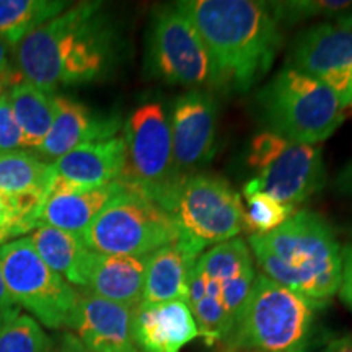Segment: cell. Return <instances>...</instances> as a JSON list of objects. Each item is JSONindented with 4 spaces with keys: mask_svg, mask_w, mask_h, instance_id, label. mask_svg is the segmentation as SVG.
I'll use <instances>...</instances> for the list:
<instances>
[{
    "mask_svg": "<svg viewBox=\"0 0 352 352\" xmlns=\"http://www.w3.org/2000/svg\"><path fill=\"white\" fill-rule=\"evenodd\" d=\"M118 36L101 2H82L30 33L15 47L19 74L52 94L107 74L116 59Z\"/></svg>",
    "mask_w": 352,
    "mask_h": 352,
    "instance_id": "1",
    "label": "cell"
},
{
    "mask_svg": "<svg viewBox=\"0 0 352 352\" xmlns=\"http://www.w3.org/2000/svg\"><path fill=\"white\" fill-rule=\"evenodd\" d=\"M217 72L219 90L248 91L270 72L280 46L270 3L254 0H183Z\"/></svg>",
    "mask_w": 352,
    "mask_h": 352,
    "instance_id": "2",
    "label": "cell"
},
{
    "mask_svg": "<svg viewBox=\"0 0 352 352\" xmlns=\"http://www.w3.org/2000/svg\"><path fill=\"white\" fill-rule=\"evenodd\" d=\"M264 276L327 305L340 292L341 245L329 223L311 210H296L283 226L246 241Z\"/></svg>",
    "mask_w": 352,
    "mask_h": 352,
    "instance_id": "3",
    "label": "cell"
},
{
    "mask_svg": "<svg viewBox=\"0 0 352 352\" xmlns=\"http://www.w3.org/2000/svg\"><path fill=\"white\" fill-rule=\"evenodd\" d=\"M323 307L256 272L248 298L222 344L226 352H310L316 314Z\"/></svg>",
    "mask_w": 352,
    "mask_h": 352,
    "instance_id": "4",
    "label": "cell"
},
{
    "mask_svg": "<svg viewBox=\"0 0 352 352\" xmlns=\"http://www.w3.org/2000/svg\"><path fill=\"white\" fill-rule=\"evenodd\" d=\"M256 104L266 131L298 144L324 142L346 120L333 90L289 65L258 91Z\"/></svg>",
    "mask_w": 352,
    "mask_h": 352,
    "instance_id": "5",
    "label": "cell"
},
{
    "mask_svg": "<svg viewBox=\"0 0 352 352\" xmlns=\"http://www.w3.org/2000/svg\"><path fill=\"white\" fill-rule=\"evenodd\" d=\"M175 219L179 236L201 252L233 240L245 230V208L227 179L191 173L176 178L158 199Z\"/></svg>",
    "mask_w": 352,
    "mask_h": 352,
    "instance_id": "6",
    "label": "cell"
},
{
    "mask_svg": "<svg viewBox=\"0 0 352 352\" xmlns=\"http://www.w3.org/2000/svg\"><path fill=\"white\" fill-rule=\"evenodd\" d=\"M82 239L100 254L148 256L178 240L179 228L158 202L124 186L82 233Z\"/></svg>",
    "mask_w": 352,
    "mask_h": 352,
    "instance_id": "7",
    "label": "cell"
},
{
    "mask_svg": "<svg viewBox=\"0 0 352 352\" xmlns=\"http://www.w3.org/2000/svg\"><path fill=\"white\" fill-rule=\"evenodd\" d=\"M246 165L254 173L246 186L292 208L320 192L327 183L318 145L294 142L270 131L259 132L250 140Z\"/></svg>",
    "mask_w": 352,
    "mask_h": 352,
    "instance_id": "8",
    "label": "cell"
},
{
    "mask_svg": "<svg viewBox=\"0 0 352 352\" xmlns=\"http://www.w3.org/2000/svg\"><path fill=\"white\" fill-rule=\"evenodd\" d=\"M147 70L170 85L219 88L212 57L199 32L178 6L157 8L147 38Z\"/></svg>",
    "mask_w": 352,
    "mask_h": 352,
    "instance_id": "9",
    "label": "cell"
},
{
    "mask_svg": "<svg viewBox=\"0 0 352 352\" xmlns=\"http://www.w3.org/2000/svg\"><path fill=\"white\" fill-rule=\"evenodd\" d=\"M0 271L16 305L46 328H69L77 290L39 258L30 239L0 246Z\"/></svg>",
    "mask_w": 352,
    "mask_h": 352,
    "instance_id": "10",
    "label": "cell"
},
{
    "mask_svg": "<svg viewBox=\"0 0 352 352\" xmlns=\"http://www.w3.org/2000/svg\"><path fill=\"white\" fill-rule=\"evenodd\" d=\"M126 165L120 183L158 202L179 178L173 164L170 118L160 101H145L124 122Z\"/></svg>",
    "mask_w": 352,
    "mask_h": 352,
    "instance_id": "11",
    "label": "cell"
},
{
    "mask_svg": "<svg viewBox=\"0 0 352 352\" xmlns=\"http://www.w3.org/2000/svg\"><path fill=\"white\" fill-rule=\"evenodd\" d=\"M287 65L333 90L346 111L352 108V28L349 26L331 21L308 26L292 43Z\"/></svg>",
    "mask_w": 352,
    "mask_h": 352,
    "instance_id": "12",
    "label": "cell"
},
{
    "mask_svg": "<svg viewBox=\"0 0 352 352\" xmlns=\"http://www.w3.org/2000/svg\"><path fill=\"white\" fill-rule=\"evenodd\" d=\"M217 116V101L206 90H188L175 100L168 118L176 175L196 173L214 157Z\"/></svg>",
    "mask_w": 352,
    "mask_h": 352,
    "instance_id": "13",
    "label": "cell"
},
{
    "mask_svg": "<svg viewBox=\"0 0 352 352\" xmlns=\"http://www.w3.org/2000/svg\"><path fill=\"white\" fill-rule=\"evenodd\" d=\"M134 308L77 290L69 328L90 352H139L132 334Z\"/></svg>",
    "mask_w": 352,
    "mask_h": 352,
    "instance_id": "14",
    "label": "cell"
},
{
    "mask_svg": "<svg viewBox=\"0 0 352 352\" xmlns=\"http://www.w3.org/2000/svg\"><path fill=\"white\" fill-rule=\"evenodd\" d=\"M124 189L120 182L103 186H82L52 175L44 195L39 226L82 235L108 202Z\"/></svg>",
    "mask_w": 352,
    "mask_h": 352,
    "instance_id": "15",
    "label": "cell"
},
{
    "mask_svg": "<svg viewBox=\"0 0 352 352\" xmlns=\"http://www.w3.org/2000/svg\"><path fill=\"white\" fill-rule=\"evenodd\" d=\"M54 109L51 129L36 148L38 155L47 160H57L83 144L116 138L121 127L116 114H98L63 95L54 96Z\"/></svg>",
    "mask_w": 352,
    "mask_h": 352,
    "instance_id": "16",
    "label": "cell"
},
{
    "mask_svg": "<svg viewBox=\"0 0 352 352\" xmlns=\"http://www.w3.org/2000/svg\"><path fill=\"white\" fill-rule=\"evenodd\" d=\"M132 334L140 352H182L199 338V329L188 303L171 300L134 308Z\"/></svg>",
    "mask_w": 352,
    "mask_h": 352,
    "instance_id": "17",
    "label": "cell"
},
{
    "mask_svg": "<svg viewBox=\"0 0 352 352\" xmlns=\"http://www.w3.org/2000/svg\"><path fill=\"white\" fill-rule=\"evenodd\" d=\"M204 252L183 236L147 256L142 303H164L188 298V284L197 258Z\"/></svg>",
    "mask_w": 352,
    "mask_h": 352,
    "instance_id": "18",
    "label": "cell"
},
{
    "mask_svg": "<svg viewBox=\"0 0 352 352\" xmlns=\"http://www.w3.org/2000/svg\"><path fill=\"white\" fill-rule=\"evenodd\" d=\"M126 165L122 135L88 142L74 148L51 164L52 175L82 186H103L120 182Z\"/></svg>",
    "mask_w": 352,
    "mask_h": 352,
    "instance_id": "19",
    "label": "cell"
},
{
    "mask_svg": "<svg viewBox=\"0 0 352 352\" xmlns=\"http://www.w3.org/2000/svg\"><path fill=\"white\" fill-rule=\"evenodd\" d=\"M147 256L95 253L83 289L107 300L138 308L142 303Z\"/></svg>",
    "mask_w": 352,
    "mask_h": 352,
    "instance_id": "20",
    "label": "cell"
},
{
    "mask_svg": "<svg viewBox=\"0 0 352 352\" xmlns=\"http://www.w3.org/2000/svg\"><path fill=\"white\" fill-rule=\"evenodd\" d=\"M28 239L39 258L52 271L63 276L70 285L85 287L95 252L85 245L82 235L50 226H38Z\"/></svg>",
    "mask_w": 352,
    "mask_h": 352,
    "instance_id": "21",
    "label": "cell"
},
{
    "mask_svg": "<svg viewBox=\"0 0 352 352\" xmlns=\"http://www.w3.org/2000/svg\"><path fill=\"white\" fill-rule=\"evenodd\" d=\"M8 100L23 134L25 147L38 148L54 121V96L21 77L8 90Z\"/></svg>",
    "mask_w": 352,
    "mask_h": 352,
    "instance_id": "22",
    "label": "cell"
},
{
    "mask_svg": "<svg viewBox=\"0 0 352 352\" xmlns=\"http://www.w3.org/2000/svg\"><path fill=\"white\" fill-rule=\"evenodd\" d=\"M52 179L51 164L26 151L0 152V192L43 197Z\"/></svg>",
    "mask_w": 352,
    "mask_h": 352,
    "instance_id": "23",
    "label": "cell"
},
{
    "mask_svg": "<svg viewBox=\"0 0 352 352\" xmlns=\"http://www.w3.org/2000/svg\"><path fill=\"white\" fill-rule=\"evenodd\" d=\"M67 6L64 0H0V39L7 46L16 47Z\"/></svg>",
    "mask_w": 352,
    "mask_h": 352,
    "instance_id": "24",
    "label": "cell"
},
{
    "mask_svg": "<svg viewBox=\"0 0 352 352\" xmlns=\"http://www.w3.org/2000/svg\"><path fill=\"white\" fill-rule=\"evenodd\" d=\"M196 270L219 287L246 276H254L252 250L241 239H233L206 250L197 258Z\"/></svg>",
    "mask_w": 352,
    "mask_h": 352,
    "instance_id": "25",
    "label": "cell"
},
{
    "mask_svg": "<svg viewBox=\"0 0 352 352\" xmlns=\"http://www.w3.org/2000/svg\"><path fill=\"white\" fill-rule=\"evenodd\" d=\"M276 20L294 25L310 19L349 26L352 28V2L342 0H290V2H267Z\"/></svg>",
    "mask_w": 352,
    "mask_h": 352,
    "instance_id": "26",
    "label": "cell"
},
{
    "mask_svg": "<svg viewBox=\"0 0 352 352\" xmlns=\"http://www.w3.org/2000/svg\"><path fill=\"white\" fill-rule=\"evenodd\" d=\"M43 197L8 196L0 192V246L39 226Z\"/></svg>",
    "mask_w": 352,
    "mask_h": 352,
    "instance_id": "27",
    "label": "cell"
},
{
    "mask_svg": "<svg viewBox=\"0 0 352 352\" xmlns=\"http://www.w3.org/2000/svg\"><path fill=\"white\" fill-rule=\"evenodd\" d=\"M243 196L246 199L245 230L246 228L252 230V235H264V233L276 230L296 212V208L292 206L283 204L266 192L246 186V184Z\"/></svg>",
    "mask_w": 352,
    "mask_h": 352,
    "instance_id": "28",
    "label": "cell"
},
{
    "mask_svg": "<svg viewBox=\"0 0 352 352\" xmlns=\"http://www.w3.org/2000/svg\"><path fill=\"white\" fill-rule=\"evenodd\" d=\"M52 344L36 320L16 315L0 327V352H46Z\"/></svg>",
    "mask_w": 352,
    "mask_h": 352,
    "instance_id": "29",
    "label": "cell"
},
{
    "mask_svg": "<svg viewBox=\"0 0 352 352\" xmlns=\"http://www.w3.org/2000/svg\"><path fill=\"white\" fill-rule=\"evenodd\" d=\"M19 147H25L23 134L13 116L8 91L0 94V151L10 152Z\"/></svg>",
    "mask_w": 352,
    "mask_h": 352,
    "instance_id": "30",
    "label": "cell"
},
{
    "mask_svg": "<svg viewBox=\"0 0 352 352\" xmlns=\"http://www.w3.org/2000/svg\"><path fill=\"white\" fill-rule=\"evenodd\" d=\"M342 279L340 287V297L344 305L352 311V243L342 246Z\"/></svg>",
    "mask_w": 352,
    "mask_h": 352,
    "instance_id": "31",
    "label": "cell"
},
{
    "mask_svg": "<svg viewBox=\"0 0 352 352\" xmlns=\"http://www.w3.org/2000/svg\"><path fill=\"white\" fill-rule=\"evenodd\" d=\"M16 315H20V307L13 302L6 280H3L2 271H0V327Z\"/></svg>",
    "mask_w": 352,
    "mask_h": 352,
    "instance_id": "32",
    "label": "cell"
},
{
    "mask_svg": "<svg viewBox=\"0 0 352 352\" xmlns=\"http://www.w3.org/2000/svg\"><path fill=\"white\" fill-rule=\"evenodd\" d=\"M46 352H90L82 344L80 340L72 333H63L52 340V344Z\"/></svg>",
    "mask_w": 352,
    "mask_h": 352,
    "instance_id": "33",
    "label": "cell"
},
{
    "mask_svg": "<svg viewBox=\"0 0 352 352\" xmlns=\"http://www.w3.org/2000/svg\"><path fill=\"white\" fill-rule=\"evenodd\" d=\"M336 188L342 195L352 196V160L338 175Z\"/></svg>",
    "mask_w": 352,
    "mask_h": 352,
    "instance_id": "34",
    "label": "cell"
},
{
    "mask_svg": "<svg viewBox=\"0 0 352 352\" xmlns=\"http://www.w3.org/2000/svg\"><path fill=\"white\" fill-rule=\"evenodd\" d=\"M320 352H352V334L341 336L328 342Z\"/></svg>",
    "mask_w": 352,
    "mask_h": 352,
    "instance_id": "35",
    "label": "cell"
},
{
    "mask_svg": "<svg viewBox=\"0 0 352 352\" xmlns=\"http://www.w3.org/2000/svg\"><path fill=\"white\" fill-rule=\"evenodd\" d=\"M8 50L7 44L0 39V77L8 72Z\"/></svg>",
    "mask_w": 352,
    "mask_h": 352,
    "instance_id": "36",
    "label": "cell"
},
{
    "mask_svg": "<svg viewBox=\"0 0 352 352\" xmlns=\"http://www.w3.org/2000/svg\"><path fill=\"white\" fill-rule=\"evenodd\" d=\"M232 352H248V351H232Z\"/></svg>",
    "mask_w": 352,
    "mask_h": 352,
    "instance_id": "37",
    "label": "cell"
},
{
    "mask_svg": "<svg viewBox=\"0 0 352 352\" xmlns=\"http://www.w3.org/2000/svg\"><path fill=\"white\" fill-rule=\"evenodd\" d=\"M139 352H140V351H139Z\"/></svg>",
    "mask_w": 352,
    "mask_h": 352,
    "instance_id": "38",
    "label": "cell"
}]
</instances>
